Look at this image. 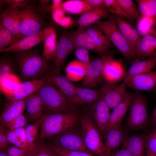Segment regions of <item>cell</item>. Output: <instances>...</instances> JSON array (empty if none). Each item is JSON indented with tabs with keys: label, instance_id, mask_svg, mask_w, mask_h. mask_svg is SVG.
I'll return each mask as SVG.
<instances>
[{
	"label": "cell",
	"instance_id": "obj_1",
	"mask_svg": "<svg viewBox=\"0 0 156 156\" xmlns=\"http://www.w3.org/2000/svg\"><path fill=\"white\" fill-rule=\"evenodd\" d=\"M79 122L78 115L75 112L44 114L40 120V141L74 128Z\"/></svg>",
	"mask_w": 156,
	"mask_h": 156
},
{
	"label": "cell",
	"instance_id": "obj_2",
	"mask_svg": "<svg viewBox=\"0 0 156 156\" xmlns=\"http://www.w3.org/2000/svg\"><path fill=\"white\" fill-rule=\"evenodd\" d=\"M16 59L22 76L26 79H40L49 67V62L36 49L18 52Z\"/></svg>",
	"mask_w": 156,
	"mask_h": 156
},
{
	"label": "cell",
	"instance_id": "obj_3",
	"mask_svg": "<svg viewBox=\"0 0 156 156\" xmlns=\"http://www.w3.org/2000/svg\"><path fill=\"white\" fill-rule=\"evenodd\" d=\"M47 78L37 92L43 105L44 114L71 112L68 99Z\"/></svg>",
	"mask_w": 156,
	"mask_h": 156
},
{
	"label": "cell",
	"instance_id": "obj_4",
	"mask_svg": "<svg viewBox=\"0 0 156 156\" xmlns=\"http://www.w3.org/2000/svg\"><path fill=\"white\" fill-rule=\"evenodd\" d=\"M147 105V99L142 94L138 91L133 93L127 119L130 129L139 130L147 128L150 122Z\"/></svg>",
	"mask_w": 156,
	"mask_h": 156
},
{
	"label": "cell",
	"instance_id": "obj_5",
	"mask_svg": "<svg viewBox=\"0 0 156 156\" xmlns=\"http://www.w3.org/2000/svg\"><path fill=\"white\" fill-rule=\"evenodd\" d=\"M97 27L107 37L124 58L129 60L136 57V53L126 40L114 20L111 17L96 23Z\"/></svg>",
	"mask_w": 156,
	"mask_h": 156
},
{
	"label": "cell",
	"instance_id": "obj_6",
	"mask_svg": "<svg viewBox=\"0 0 156 156\" xmlns=\"http://www.w3.org/2000/svg\"><path fill=\"white\" fill-rule=\"evenodd\" d=\"M18 16L20 22L21 39L44 29L42 18L31 6H28L21 11L18 10Z\"/></svg>",
	"mask_w": 156,
	"mask_h": 156
},
{
	"label": "cell",
	"instance_id": "obj_7",
	"mask_svg": "<svg viewBox=\"0 0 156 156\" xmlns=\"http://www.w3.org/2000/svg\"><path fill=\"white\" fill-rule=\"evenodd\" d=\"M80 123L83 141L86 148L93 153L101 156L104 144L98 129L87 116L81 118Z\"/></svg>",
	"mask_w": 156,
	"mask_h": 156
},
{
	"label": "cell",
	"instance_id": "obj_8",
	"mask_svg": "<svg viewBox=\"0 0 156 156\" xmlns=\"http://www.w3.org/2000/svg\"><path fill=\"white\" fill-rule=\"evenodd\" d=\"M54 136L52 143L50 144L55 146L69 150H87L84 143L82 133L74 130L73 128Z\"/></svg>",
	"mask_w": 156,
	"mask_h": 156
},
{
	"label": "cell",
	"instance_id": "obj_9",
	"mask_svg": "<svg viewBox=\"0 0 156 156\" xmlns=\"http://www.w3.org/2000/svg\"><path fill=\"white\" fill-rule=\"evenodd\" d=\"M111 52L105 55L103 71V79L106 82L115 84L125 78L127 72L120 60L115 59Z\"/></svg>",
	"mask_w": 156,
	"mask_h": 156
},
{
	"label": "cell",
	"instance_id": "obj_10",
	"mask_svg": "<svg viewBox=\"0 0 156 156\" xmlns=\"http://www.w3.org/2000/svg\"><path fill=\"white\" fill-rule=\"evenodd\" d=\"M75 49L69 36V32L64 30L57 41L55 53L53 59L51 70L60 73L65 61L70 53Z\"/></svg>",
	"mask_w": 156,
	"mask_h": 156
},
{
	"label": "cell",
	"instance_id": "obj_11",
	"mask_svg": "<svg viewBox=\"0 0 156 156\" xmlns=\"http://www.w3.org/2000/svg\"><path fill=\"white\" fill-rule=\"evenodd\" d=\"M126 87L123 82L118 85L106 82L99 91L100 98L110 109H113L125 97L127 92Z\"/></svg>",
	"mask_w": 156,
	"mask_h": 156
},
{
	"label": "cell",
	"instance_id": "obj_12",
	"mask_svg": "<svg viewBox=\"0 0 156 156\" xmlns=\"http://www.w3.org/2000/svg\"><path fill=\"white\" fill-rule=\"evenodd\" d=\"M52 27L45 28L35 34L25 37L10 46L0 49L1 52H20L31 49L33 47L44 41L53 29Z\"/></svg>",
	"mask_w": 156,
	"mask_h": 156
},
{
	"label": "cell",
	"instance_id": "obj_13",
	"mask_svg": "<svg viewBox=\"0 0 156 156\" xmlns=\"http://www.w3.org/2000/svg\"><path fill=\"white\" fill-rule=\"evenodd\" d=\"M127 87L136 91H152L156 89V71L135 75L123 80Z\"/></svg>",
	"mask_w": 156,
	"mask_h": 156
},
{
	"label": "cell",
	"instance_id": "obj_14",
	"mask_svg": "<svg viewBox=\"0 0 156 156\" xmlns=\"http://www.w3.org/2000/svg\"><path fill=\"white\" fill-rule=\"evenodd\" d=\"M105 57L90 62L87 65L85 76L82 79V85L87 88L95 87L103 79V71Z\"/></svg>",
	"mask_w": 156,
	"mask_h": 156
},
{
	"label": "cell",
	"instance_id": "obj_15",
	"mask_svg": "<svg viewBox=\"0 0 156 156\" xmlns=\"http://www.w3.org/2000/svg\"><path fill=\"white\" fill-rule=\"evenodd\" d=\"M104 135L105 143L101 156H110L118 150L127 136L121 126L111 129Z\"/></svg>",
	"mask_w": 156,
	"mask_h": 156
},
{
	"label": "cell",
	"instance_id": "obj_16",
	"mask_svg": "<svg viewBox=\"0 0 156 156\" xmlns=\"http://www.w3.org/2000/svg\"><path fill=\"white\" fill-rule=\"evenodd\" d=\"M110 17L114 21L124 37L136 53L137 45L141 38L136 29L123 18L114 15Z\"/></svg>",
	"mask_w": 156,
	"mask_h": 156
},
{
	"label": "cell",
	"instance_id": "obj_17",
	"mask_svg": "<svg viewBox=\"0 0 156 156\" xmlns=\"http://www.w3.org/2000/svg\"><path fill=\"white\" fill-rule=\"evenodd\" d=\"M95 44V52L101 57L111 52L114 46L107 37L96 25H92L85 29Z\"/></svg>",
	"mask_w": 156,
	"mask_h": 156
},
{
	"label": "cell",
	"instance_id": "obj_18",
	"mask_svg": "<svg viewBox=\"0 0 156 156\" xmlns=\"http://www.w3.org/2000/svg\"><path fill=\"white\" fill-rule=\"evenodd\" d=\"M133 94L131 92H127L124 99L113 109L104 134L111 129L121 126L122 120L129 109Z\"/></svg>",
	"mask_w": 156,
	"mask_h": 156
},
{
	"label": "cell",
	"instance_id": "obj_19",
	"mask_svg": "<svg viewBox=\"0 0 156 156\" xmlns=\"http://www.w3.org/2000/svg\"><path fill=\"white\" fill-rule=\"evenodd\" d=\"M110 109L103 100L100 98L91 106L90 113L99 130L104 133L108 124L110 115Z\"/></svg>",
	"mask_w": 156,
	"mask_h": 156
},
{
	"label": "cell",
	"instance_id": "obj_20",
	"mask_svg": "<svg viewBox=\"0 0 156 156\" xmlns=\"http://www.w3.org/2000/svg\"><path fill=\"white\" fill-rule=\"evenodd\" d=\"M18 10L9 7L0 15L3 25L12 34L11 45L21 39Z\"/></svg>",
	"mask_w": 156,
	"mask_h": 156
},
{
	"label": "cell",
	"instance_id": "obj_21",
	"mask_svg": "<svg viewBox=\"0 0 156 156\" xmlns=\"http://www.w3.org/2000/svg\"><path fill=\"white\" fill-rule=\"evenodd\" d=\"M46 73L45 77L54 84L68 99L74 95L77 87L66 76L51 70Z\"/></svg>",
	"mask_w": 156,
	"mask_h": 156
},
{
	"label": "cell",
	"instance_id": "obj_22",
	"mask_svg": "<svg viewBox=\"0 0 156 156\" xmlns=\"http://www.w3.org/2000/svg\"><path fill=\"white\" fill-rule=\"evenodd\" d=\"M28 97L23 99L9 101L0 115L1 125L5 126L22 114L25 108Z\"/></svg>",
	"mask_w": 156,
	"mask_h": 156
},
{
	"label": "cell",
	"instance_id": "obj_23",
	"mask_svg": "<svg viewBox=\"0 0 156 156\" xmlns=\"http://www.w3.org/2000/svg\"><path fill=\"white\" fill-rule=\"evenodd\" d=\"M47 79L45 77L39 79L21 82L9 100L10 101L23 99L37 92Z\"/></svg>",
	"mask_w": 156,
	"mask_h": 156
},
{
	"label": "cell",
	"instance_id": "obj_24",
	"mask_svg": "<svg viewBox=\"0 0 156 156\" xmlns=\"http://www.w3.org/2000/svg\"><path fill=\"white\" fill-rule=\"evenodd\" d=\"M109 12L105 6L92 8L82 14L77 21L79 28L86 29L103 18L109 16Z\"/></svg>",
	"mask_w": 156,
	"mask_h": 156
},
{
	"label": "cell",
	"instance_id": "obj_25",
	"mask_svg": "<svg viewBox=\"0 0 156 156\" xmlns=\"http://www.w3.org/2000/svg\"><path fill=\"white\" fill-rule=\"evenodd\" d=\"M27 114L31 121L40 120L44 114L42 101L37 92L29 96L26 103Z\"/></svg>",
	"mask_w": 156,
	"mask_h": 156
},
{
	"label": "cell",
	"instance_id": "obj_26",
	"mask_svg": "<svg viewBox=\"0 0 156 156\" xmlns=\"http://www.w3.org/2000/svg\"><path fill=\"white\" fill-rule=\"evenodd\" d=\"M69 34L75 49L84 48L95 52L94 43L85 29L78 27L75 30L69 32Z\"/></svg>",
	"mask_w": 156,
	"mask_h": 156
},
{
	"label": "cell",
	"instance_id": "obj_27",
	"mask_svg": "<svg viewBox=\"0 0 156 156\" xmlns=\"http://www.w3.org/2000/svg\"><path fill=\"white\" fill-rule=\"evenodd\" d=\"M146 136L142 134L127 136L123 144L133 156H145Z\"/></svg>",
	"mask_w": 156,
	"mask_h": 156
},
{
	"label": "cell",
	"instance_id": "obj_28",
	"mask_svg": "<svg viewBox=\"0 0 156 156\" xmlns=\"http://www.w3.org/2000/svg\"><path fill=\"white\" fill-rule=\"evenodd\" d=\"M100 98L99 91L77 87L74 95L68 99L71 104H81L95 102Z\"/></svg>",
	"mask_w": 156,
	"mask_h": 156
},
{
	"label": "cell",
	"instance_id": "obj_29",
	"mask_svg": "<svg viewBox=\"0 0 156 156\" xmlns=\"http://www.w3.org/2000/svg\"><path fill=\"white\" fill-rule=\"evenodd\" d=\"M156 65V56L143 60L136 61L130 66L124 79L151 72Z\"/></svg>",
	"mask_w": 156,
	"mask_h": 156
},
{
	"label": "cell",
	"instance_id": "obj_30",
	"mask_svg": "<svg viewBox=\"0 0 156 156\" xmlns=\"http://www.w3.org/2000/svg\"><path fill=\"white\" fill-rule=\"evenodd\" d=\"M21 82L14 73L9 74L0 79L1 91L9 100Z\"/></svg>",
	"mask_w": 156,
	"mask_h": 156
},
{
	"label": "cell",
	"instance_id": "obj_31",
	"mask_svg": "<svg viewBox=\"0 0 156 156\" xmlns=\"http://www.w3.org/2000/svg\"><path fill=\"white\" fill-rule=\"evenodd\" d=\"M87 65L78 60L69 62L66 66V77L72 81L82 80L86 73Z\"/></svg>",
	"mask_w": 156,
	"mask_h": 156
},
{
	"label": "cell",
	"instance_id": "obj_32",
	"mask_svg": "<svg viewBox=\"0 0 156 156\" xmlns=\"http://www.w3.org/2000/svg\"><path fill=\"white\" fill-rule=\"evenodd\" d=\"M136 22V29L141 37L147 35L156 37V17L141 15Z\"/></svg>",
	"mask_w": 156,
	"mask_h": 156
},
{
	"label": "cell",
	"instance_id": "obj_33",
	"mask_svg": "<svg viewBox=\"0 0 156 156\" xmlns=\"http://www.w3.org/2000/svg\"><path fill=\"white\" fill-rule=\"evenodd\" d=\"M62 9L68 13L82 15L92 8L86 0H69L62 2Z\"/></svg>",
	"mask_w": 156,
	"mask_h": 156
},
{
	"label": "cell",
	"instance_id": "obj_34",
	"mask_svg": "<svg viewBox=\"0 0 156 156\" xmlns=\"http://www.w3.org/2000/svg\"><path fill=\"white\" fill-rule=\"evenodd\" d=\"M54 29L44 41L43 50L42 56L47 61L53 59L56 49L57 41Z\"/></svg>",
	"mask_w": 156,
	"mask_h": 156
},
{
	"label": "cell",
	"instance_id": "obj_35",
	"mask_svg": "<svg viewBox=\"0 0 156 156\" xmlns=\"http://www.w3.org/2000/svg\"><path fill=\"white\" fill-rule=\"evenodd\" d=\"M68 13L62 8L52 11V17L57 23L64 29H67L72 27L74 22Z\"/></svg>",
	"mask_w": 156,
	"mask_h": 156
},
{
	"label": "cell",
	"instance_id": "obj_36",
	"mask_svg": "<svg viewBox=\"0 0 156 156\" xmlns=\"http://www.w3.org/2000/svg\"><path fill=\"white\" fill-rule=\"evenodd\" d=\"M141 15L156 17V0H137Z\"/></svg>",
	"mask_w": 156,
	"mask_h": 156
},
{
	"label": "cell",
	"instance_id": "obj_37",
	"mask_svg": "<svg viewBox=\"0 0 156 156\" xmlns=\"http://www.w3.org/2000/svg\"><path fill=\"white\" fill-rule=\"evenodd\" d=\"M124 12L133 21L137 20L140 17L138 6L132 0H117Z\"/></svg>",
	"mask_w": 156,
	"mask_h": 156
},
{
	"label": "cell",
	"instance_id": "obj_38",
	"mask_svg": "<svg viewBox=\"0 0 156 156\" xmlns=\"http://www.w3.org/2000/svg\"><path fill=\"white\" fill-rule=\"evenodd\" d=\"M29 156H60L55 153L47 145L40 141L36 143L33 151L30 153Z\"/></svg>",
	"mask_w": 156,
	"mask_h": 156
},
{
	"label": "cell",
	"instance_id": "obj_39",
	"mask_svg": "<svg viewBox=\"0 0 156 156\" xmlns=\"http://www.w3.org/2000/svg\"><path fill=\"white\" fill-rule=\"evenodd\" d=\"M105 5L109 12L114 15L123 18L129 21L131 19L124 12L117 0H104Z\"/></svg>",
	"mask_w": 156,
	"mask_h": 156
},
{
	"label": "cell",
	"instance_id": "obj_40",
	"mask_svg": "<svg viewBox=\"0 0 156 156\" xmlns=\"http://www.w3.org/2000/svg\"><path fill=\"white\" fill-rule=\"evenodd\" d=\"M40 120L36 122L34 124L27 126L25 128L26 140L27 143L34 150L36 143L35 142L38 135V126Z\"/></svg>",
	"mask_w": 156,
	"mask_h": 156
},
{
	"label": "cell",
	"instance_id": "obj_41",
	"mask_svg": "<svg viewBox=\"0 0 156 156\" xmlns=\"http://www.w3.org/2000/svg\"><path fill=\"white\" fill-rule=\"evenodd\" d=\"M156 56V51L140 40L136 48V57L150 58Z\"/></svg>",
	"mask_w": 156,
	"mask_h": 156
},
{
	"label": "cell",
	"instance_id": "obj_42",
	"mask_svg": "<svg viewBox=\"0 0 156 156\" xmlns=\"http://www.w3.org/2000/svg\"><path fill=\"white\" fill-rule=\"evenodd\" d=\"M47 145L60 156H92L86 151L69 150L55 146L50 143Z\"/></svg>",
	"mask_w": 156,
	"mask_h": 156
},
{
	"label": "cell",
	"instance_id": "obj_43",
	"mask_svg": "<svg viewBox=\"0 0 156 156\" xmlns=\"http://www.w3.org/2000/svg\"><path fill=\"white\" fill-rule=\"evenodd\" d=\"M12 35L11 33L0 22V49H4L12 44Z\"/></svg>",
	"mask_w": 156,
	"mask_h": 156
},
{
	"label": "cell",
	"instance_id": "obj_44",
	"mask_svg": "<svg viewBox=\"0 0 156 156\" xmlns=\"http://www.w3.org/2000/svg\"><path fill=\"white\" fill-rule=\"evenodd\" d=\"M14 64L10 59L6 57L0 59V79L6 75L13 73Z\"/></svg>",
	"mask_w": 156,
	"mask_h": 156
},
{
	"label": "cell",
	"instance_id": "obj_45",
	"mask_svg": "<svg viewBox=\"0 0 156 156\" xmlns=\"http://www.w3.org/2000/svg\"><path fill=\"white\" fill-rule=\"evenodd\" d=\"M27 122L25 116L22 114L8 123L6 126L8 129L14 130L24 127Z\"/></svg>",
	"mask_w": 156,
	"mask_h": 156
},
{
	"label": "cell",
	"instance_id": "obj_46",
	"mask_svg": "<svg viewBox=\"0 0 156 156\" xmlns=\"http://www.w3.org/2000/svg\"><path fill=\"white\" fill-rule=\"evenodd\" d=\"M146 149L148 150L156 155V127H155L146 136Z\"/></svg>",
	"mask_w": 156,
	"mask_h": 156
},
{
	"label": "cell",
	"instance_id": "obj_47",
	"mask_svg": "<svg viewBox=\"0 0 156 156\" xmlns=\"http://www.w3.org/2000/svg\"><path fill=\"white\" fill-rule=\"evenodd\" d=\"M75 54L78 60L87 65L90 62L89 50L82 48L75 49Z\"/></svg>",
	"mask_w": 156,
	"mask_h": 156
},
{
	"label": "cell",
	"instance_id": "obj_48",
	"mask_svg": "<svg viewBox=\"0 0 156 156\" xmlns=\"http://www.w3.org/2000/svg\"><path fill=\"white\" fill-rule=\"evenodd\" d=\"M30 2L28 0H0L1 3L8 5L9 7L14 9H25L28 5Z\"/></svg>",
	"mask_w": 156,
	"mask_h": 156
},
{
	"label": "cell",
	"instance_id": "obj_49",
	"mask_svg": "<svg viewBox=\"0 0 156 156\" xmlns=\"http://www.w3.org/2000/svg\"><path fill=\"white\" fill-rule=\"evenodd\" d=\"M14 130L23 145L25 151L29 153L32 152L33 149L29 145L27 141L25 128H20Z\"/></svg>",
	"mask_w": 156,
	"mask_h": 156
},
{
	"label": "cell",
	"instance_id": "obj_50",
	"mask_svg": "<svg viewBox=\"0 0 156 156\" xmlns=\"http://www.w3.org/2000/svg\"><path fill=\"white\" fill-rule=\"evenodd\" d=\"M6 133L7 138L10 143L13 144L15 146L21 148L25 151L23 145L14 130L8 129L6 131Z\"/></svg>",
	"mask_w": 156,
	"mask_h": 156
},
{
	"label": "cell",
	"instance_id": "obj_51",
	"mask_svg": "<svg viewBox=\"0 0 156 156\" xmlns=\"http://www.w3.org/2000/svg\"><path fill=\"white\" fill-rule=\"evenodd\" d=\"M4 126L0 125V150H7L9 148V142L8 140L6 133L5 129Z\"/></svg>",
	"mask_w": 156,
	"mask_h": 156
},
{
	"label": "cell",
	"instance_id": "obj_52",
	"mask_svg": "<svg viewBox=\"0 0 156 156\" xmlns=\"http://www.w3.org/2000/svg\"><path fill=\"white\" fill-rule=\"evenodd\" d=\"M7 151L9 156H29V153L24 150L15 146L9 148Z\"/></svg>",
	"mask_w": 156,
	"mask_h": 156
},
{
	"label": "cell",
	"instance_id": "obj_53",
	"mask_svg": "<svg viewBox=\"0 0 156 156\" xmlns=\"http://www.w3.org/2000/svg\"><path fill=\"white\" fill-rule=\"evenodd\" d=\"M141 41L156 51V37L147 35L141 37Z\"/></svg>",
	"mask_w": 156,
	"mask_h": 156
},
{
	"label": "cell",
	"instance_id": "obj_54",
	"mask_svg": "<svg viewBox=\"0 0 156 156\" xmlns=\"http://www.w3.org/2000/svg\"><path fill=\"white\" fill-rule=\"evenodd\" d=\"M110 156H133L128 149L122 144V148L117 150Z\"/></svg>",
	"mask_w": 156,
	"mask_h": 156
},
{
	"label": "cell",
	"instance_id": "obj_55",
	"mask_svg": "<svg viewBox=\"0 0 156 156\" xmlns=\"http://www.w3.org/2000/svg\"><path fill=\"white\" fill-rule=\"evenodd\" d=\"M92 8L105 6L104 0H86Z\"/></svg>",
	"mask_w": 156,
	"mask_h": 156
},
{
	"label": "cell",
	"instance_id": "obj_56",
	"mask_svg": "<svg viewBox=\"0 0 156 156\" xmlns=\"http://www.w3.org/2000/svg\"><path fill=\"white\" fill-rule=\"evenodd\" d=\"M53 5L51 7L52 11H54L62 8V0H54L52 1Z\"/></svg>",
	"mask_w": 156,
	"mask_h": 156
},
{
	"label": "cell",
	"instance_id": "obj_57",
	"mask_svg": "<svg viewBox=\"0 0 156 156\" xmlns=\"http://www.w3.org/2000/svg\"><path fill=\"white\" fill-rule=\"evenodd\" d=\"M151 120L152 124L155 126V127H156V106L151 113Z\"/></svg>",
	"mask_w": 156,
	"mask_h": 156
},
{
	"label": "cell",
	"instance_id": "obj_58",
	"mask_svg": "<svg viewBox=\"0 0 156 156\" xmlns=\"http://www.w3.org/2000/svg\"><path fill=\"white\" fill-rule=\"evenodd\" d=\"M146 155L145 156H156V155L149 150L146 149Z\"/></svg>",
	"mask_w": 156,
	"mask_h": 156
},
{
	"label": "cell",
	"instance_id": "obj_59",
	"mask_svg": "<svg viewBox=\"0 0 156 156\" xmlns=\"http://www.w3.org/2000/svg\"><path fill=\"white\" fill-rule=\"evenodd\" d=\"M0 156H9L8 155L7 151L1 150L0 152Z\"/></svg>",
	"mask_w": 156,
	"mask_h": 156
},
{
	"label": "cell",
	"instance_id": "obj_60",
	"mask_svg": "<svg viewBox=\"0 0 156 156\" xmlns=\"http://www.w3.org/2000/svg\"></svg>",
	"mask_w": 156,
	"mask_h": 156
}]
</instances>
